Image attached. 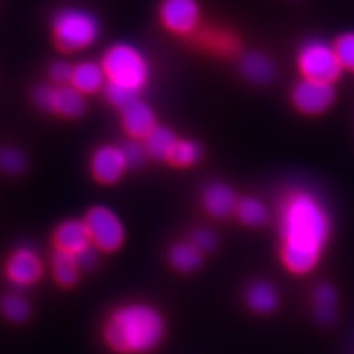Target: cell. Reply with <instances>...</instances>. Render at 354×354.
I'll return each mask as SVG.
<instances>
[{
	"instance_id": "2",
	"label": "cell",
	"mask_w": 354,
	"mask_h": 354,
	"mask_svg": "<svg viewBox=\"0 0 354 354\" xmlns=\"http://www.w3.org/2000/svg\"><path fill=\"white\" fill-rule=\"evenodd\" d=\"M165 337V320L157 308L131 303L114 310L104 328L108 347L120 354H147Z\"/></svg>"
},
{
	"instance_id": "32",
	"label": "cell",
	"mask_w": 354,
	"mask_h": 354,
	"mask_svg": "<svg viewBox=\"0 0 354 354\" xmlns=\"http://www.w3.org/2000/svg\"><path fill=\"white\" fill-rule=\"evenodd\" d=\"M52 91H53V87H52V86H46V84L39 86V87L36 88V92H35V101H36V104H37L41 109L49 111Z\"/></svg>"
},
{
	"instance_id": "4",
	"label": "cell",
	"mask_w": 354,
	"mask_h": 354,
	"mask_svg": "<svg viewBox=\"0 0 354 354\" xmlns=\"http://www.w3.org/2000/svg\"><path fill=\"white\" fill-rule=\"evenodd\" d=\"M53 39L62 52H82L99 39L97 19L83 9H64L53 19Z\"/></svg>"
},
{
	"instance_id": "9",
	"label": "cell",
	"mask_w": 354,
	"mask_h": 354,
	"mask_svg": "<svg viewBox=\"0 0 354 354\" xmlns=\"http://www.w3.org/2000/svg\"><path fill=\"white\" fill-rule=\"evenodd\" d=\"M5 272L8 279L14 285L27 288L40 281L44 266L37 251L30 247H21L9 256Z\"/></svg>"
},
{
	"instance_id": "15",
	"label": "cell",
	"mask_w": 354,
	"mask_h": 354,
	"mask_svg": "<svg viewBox=\"0 0 354 354\" xmlns=\"http://www.w3.org/2000/svg\"><path fill=\"white\" fill-rule=\"evenodd\" d=\"M106 83L108 80L101 64L83 61L74 66L70 84L83 95H93L105 88Z\"/></svg>"
},
{
	"instance_id": "26",
	"label": "cell",
	"mask_w": 354,
	"mask_h": 354,
	"mask_svg": "<svg viewBox=\"0 0 354 354\" xmlns=\"http://www.w3.org/2000/svg\"><path fill=\"white\" fill-rule=\"evenodd\" d=\"M334 48L342 68L354 71V32L341 36Z\"/></svg>"
},
{
	"instance_id": "31",
	"label": "cell",
	"mask_w": 354,
	"mask_h": 354,
	"mask_svg": "<svg viewBox=\"0 0 354 354\" xmlns=\"http://www.w3.org/2000/svg\"><path fill=\"white\" fill-rule=\"evenodd\" d=\"M97 248L95 245H91L87 247L86 250H83L82 252L75 254V259H77V263H79L80 268L83 270H91L93 269L96 263H97Z\"/></svg>"
},
{
	"instance_id": "30",
	"label": "cell",
	"mask_w": 354,
	"mask_h": 354,
	"mask_svg": "<svg viewBox=\"0 0 354 354\" xmlns=\"http://www.w3.org/2000/svg\"><path fill=\"white\" fill-rule=\"evenodd\" d=\"M192 243L199 251H212L216 243V235L209 229H198L192 234Z\"/></svg>"
},
{
	"instance_id": "14",
	"label": "cell",
	"mask_w": 354,
	"mask_h": 354,
	"mask_svg": "<svg viewBox=\"0 0 354 354\" xmlns=\"http://www.w3.org/2000/svg\"><path fill=\"white\" fill-rule=\"evenodd\" d=\"M49 111L64 118H79L86 111L84 95L71 84L53 87Z\"/></svg>"
},
{
	"instance_id": "6",
	"label": "cell",
	"mask_w": 354,
	"mask_h": 354,
	"mask_svg": "<svg viewBox=\"0 0 354 354\" xmlns=\"http://www.w3.org/2000/svg\"><path fill=\"white\" fill-rule=\"evenodd\" d=\"M84 223L91 234L92 243L99 251L114 252L124 243L126 229L123 221L111 208L104 205L91 208L86 214Z\"/></svg>"
},
{
	"instance_id": "13",
	"label": "cell",
	"mask_w": 354,
	"mask_h": 354,
	"mask_svg": "<svg viewBox=\"0 0 354 354\" xmlns=\"http://www.w3.org/2000/svg\"><path fill=\"white\" fill-rule=\"evenodd\" d=\"M123 127L131 138L145 139L157 127V118L151 106L138 99L123 109Z\"/></svg>"
},
{
	"instance_id": "19",
	"label": "cell",
	"mask_w": 354,
	"mask_h": 354,
	"mask_svg": "<svg viewBox=\"0 0 354 354\" xmlns=\"http://www.w3.org/2000/svg\"><path fill=\"white\" fill-rule=\"evenodd\" d=\"M169 260L177 272L192 273L203 264V254L192 242H179L171 247Z\"/></svg>"
},
{
	"instance_id": "28",
	"label": "cell",
	"mask_w": 354,
	"mask_h": 354,
	"mask_svg": "<svg viewBox=\"0 0 354 354\" xmlns=\"http://www.w3.org/2000/svg\"><path fill=\"white\" fill-rule=\"evenodd\" d=\"M313 298H315L316 308H332V310H335L337 292L330 285H328V283L319 285L315 290Z\"/></svg>"
},
{
	"instance_id": "1",
	"label": "cell",
	"mask_w": 354,
	"mask_h": 354,
	"mask_svg": "<svg viewBox=\"0 0 354 354\" xmlns=\"http://www.w3.org/2000/svg\"><path fill=\"white\" fill-rule=\"evenodd\" d=\"M282 259L297 274L312 272L330 235V218L322 203L304 191L288 194L281 205Z\"/></svg>"
},
{
	"instance_id": "20",
	"label": "cell",
	"mask_w": 354,
	"mask_h": 354,
	"mask_svg": "<svg viewBox=\"0 0 354 354\" xmlns=\"http://www.w3.org/2000/svg\"><path fill=\"white\" fill-rule=\"evenodd\" d=\"M176 143H177V138L170 129L157 126L145 138L143 145H145L149 157L155 160H165V158L169 160L173 148L176 147Z\"/></svg>"
},
{
	"instance_id": "22",
	"label": "cell",
	"mask_w": 354,
	"mask_h": 354,
	"mask_svg": "<svg viewBox=\"0 0 354 354\" xmlns=\"http://www.w3.org/2000/svg\"><path fill=\"white\" fill-rule=\"evenodd\" d=\"M0 312L14 324H24L31 316V306L27 298L21 294H6L0 300Z\"/></svg>"
},
{
	"instance_id": "3",
	"label": "cell",
	"mask_w": 354,
	"mask_h": 354,
	"mask_svg": "<svg viewBox=\"0 0 354 354\" xmlns=\"http://www.w3.org/2000/svg\"><path fill=\"white\" fill-rule=\"evenodd\" d=\"M108 83L118 84L139 93L149 80V65L143 53L127 43L113 44L102 58Z\"/></svg>"
},
{
	"instance_id": "27",
	"label": "cell",
	"mask_w": 354,
	"mask_h": 354,
	"mask_svg": "<svg viewBox=\"0 0 354 354\" xmlns=\"http://www.w3.org/2000/svg\"><path fill=\"white\" fill-rule=\"evenodd\" d=\"M121 149H123L129 167H139V165H142L147 160V155H148L147 148L143 143L138 140H130L124 143V145L121 147Z\"/></svg>"
},
{
	"instance_id": "23",
	"label": "cell",
	"mask_w": 354,
	"mask_h": 354,
	"mask_svg": "<svg viewBox=\"0 0 354 354\" xmlns=\"http://www.w3.org/2000/svg\"><path fill=\"white\" fill-rule=\"evenodd\" d=\"M203 157V149L194 140H177L169 160L177 167H191Z\"/></svg>"
},
{
	"instance_id": "7",
	"label": "cell",
	"mask_w": 354,
	"mask_h": 354,
	"mask_svg": "<svg viewBox=\"0 0 354 354\" xmlns=\"http://www.w3.org/2000/svg\"><path fill=\"white\" fill-rule=\"evenodd\" d=\"M335 101V88L332 83L304 79L292 91V102L298 111L308 115L325 113Z\"/></svg>"
},
{
	"instance_id": "24",
	"label": "cell",
	"mask_w": 354,
	"mask_h": 354,
	"mask_svg": "<svg viewBox=\"0 0 354 354\" xmlns=\"http://www.w3.org/2000/svg\"><path fill=\"white\" fill-rule=\"evenodd\" d=\"M27 167V158L19 149L14 147H5L0 149V170L9 176H18L24 173Z\"/></svg>"
},
{
	"instance_id": "16",
	"label": "cell",
	"mask_w": 354,
	"mask_h": 354,
	"mask_svg": "<svg viewBox=\"0 0 354 354\" xmlns=\"http://www.w3.org/2000/svg\"><path fill=\"white\" fill-rule=\"evenodd\" d=\"M241 71L247 80L256 84H266L273 80L274 64L266 55L251 52L242 58Z\"/></svg>"
},
{
	"instance_id": "10",
	"label": "cell",
	"mask_w": 354,
	"mask_h": 354,
	"mask_svg": "<svg viewBox=\"0 0 354 354\" xmlns=\"http://www.w3.org/2000/svg\"><path fill=\"white\" fill-rule=\"evenodd\" d=\"M129 167L121 147L104 145L97 148L91 158V171L97 182L114 185L124 176Z\"/></svg>"
},
{
	"instance_id": "18",
	"label": "cell",
	"mask_w": 354,
	"mask_h": 354,
	"mask_svg": "<svg viewBox=\"0 0 354 354\" xmlns=\"http://www.w3.org/2000/svg\"><path fill=\"white\" fill-rule=\"evenodd\" d=\"M82 268L77 263L74 254L57 250L52 256L53 278L61 286L71 288L80 279Z\"/></svg>"
},
{
	"instance_id": "12",
	"label": "cell",
	"mask_w": 354,
	"mask_h": 354,
	"mask_svg": "<svg viewBox=\"0 0 354 354\" xmlns=\"http://www.w3.org/2000/svg\"><path fill=\"white\" fill-rule=\"evenodd\" d=\"M203 204L209 216L225 218L235 213L238 199L230 186L221 182L209 183L203 192Z\"/></svg>"
},
{
	"instance_id": "29",
	"label": "cell",
	"mask_w": 354,
	"mask_h": 354,
	"mask_svg": "<svg viewBox=\"0 0 354 354\" xmlns=\"http://www.w3.org/2000/svg\"><path fill=\"white\" fill-rule=\"evenodd\" d=\"M73 70L74 66L65 61H57L53 62L50 66V79L57 83L58 86H65L71 83V77H73Z\"/></svg>"
},
{
	"instance_id": "21",
	"label": "cell",
	"mask_w": 354,
	"mask_h": 354,
	"mask_svg": "<svg viewBox=\"0 0 354 354\" xmlns=\"http://www.w3.org/2000/svg\"><path fill=\"white\" fill-rule=\"evenodd\" d=\"M235 213L243 225L257 227L269 220V208L260 199L254 196L242 198L238 201Z\"/></svg>"
},
{
	"instance_id": "17",
	"label": "cell",
	"mask_w": 354,
	"mask_h": 354,
	"mask_svg": "<svg viewBox=\"0 0 354 354\" xmlns=\"http://www.w3.org/2000/svg\"><path fill=\"white\" fill-rule=\"evenodd\" d=\"M247 303L256 313L268 315L278 307L279 297L274 286L266 281H257L250 285L247 290Z\"/></svg>"
},
{
	"instance_id": "11",
	"label": "cell",
	"mask_w": 354,
	"mask_h": 354,
	"mask_svg": "<svg viewBox=\"0 0 354 354\" xmlns=\"http://www.w3.org/2000/svg\"><path fill=\"white\" fill-rule=\"evenodd\" d=\"M55 245L57 250L70 252V254H79L87 247L93 245L91 234L84 223V220H66L61 223L53 235Z\"/></svg>"
},
{
	"instance_id": "8",
	"label": "cell",
	"mask_w": 354,
	"mask_h": 354,
	"mask_svg": "<svg viewBox=\"0 0 354 354\" xmlns=\"http://www.w3.org/2000/svg\"><path fill=\"white\" fill-rule=\"evenodd\" d=\"M160 18L174 35H191L201 21V8L196 0H164Z\"/></svg>"
},
{
	"instance_id": "5",
	"label": "cell",
	"mask_w": 354,
	"mask_h": 354,
	"mask_svg": "<svg viewBox=\"0 0 354 354\" xmlns=\"http://www.w3.org/2000/svg\"><path fill=\"white\" fill-rule=\"evenodd\" d=\"M298 68L304 79L334 83L342 71V65L334 46L324 40H310L298 52Z\"/></svg>"
},
{
	"instance_id": "25",
	"label": "cell",
	"mask_w": 354,
	"mask_h": 354,
	"mask_svg": "<svg viewBox=\"0 0 354 354\" xmlns=\"http://www.w3.org/2000/svg\"><path fill=\"white\" fill-rule=\"evenodd\" d=\"M138 95L136 92L130 91L127 87L118 86V84H113V83H106L105 86V96L106 101L118 108V109H126L130 104H133L135 101H138Z\"/></svg>"
}]
</instances>
